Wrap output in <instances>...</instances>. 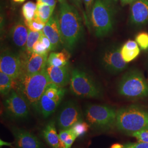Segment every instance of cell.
<instances>
[{
  "label": "cell",
  "mask_w": 148,
  "mask_h": 148,
  "mask_svg": "<svg viewBox=\"0 0 148 148\" xmlns=\"http://www.w3.org/2000/svg\"><path fill=\"white\" fill-rule=\"evenodd\" d=\"M133 148H148V143H138L133 144Z\"/></svg>",
  "instance_id": "35"
},
{
  "label": "cell",
  "mask_w": 148,
  "mask_h": 148,
  "mask_svg": "<svg viewBox=\"0 0 148 148\" xmlns=\"http://www.w3.org/2000/svg\"><path fill=\"white\" fill-rule=\"evenodd\" d=\"M24 60L20 54L5 50L1 54L0 70L15 80L24 73Z\"/></svg>",
  "instance_id": "11"
},
{
  "label": "cell",
  "mask_w": 148,
  "mask_h": 148,
  "mask_svg": "<svg viewBox=\"0 0 148 148\" xmlns=\"http://www.w3.org/2000/svg\"><path fill=\"white\" fill-rule=\"evenodd\" d=\"M84 3H85V8L86 10V13H87V23L90 19V12L92 8L93 5L95 1L94 0H84Z\"/></svg>",
  "instance_id": "32"
},
{
  "label": "cell",
  "mask_w": 148,
  "mask_h": 148,
  "mask_svg": "<svg viewBox=\"0 0 148 148\" xmlns=\"http://www.w3.org/2000/svg\"><path fill=\"white\" fill-rule=\"evenodd\" d=\"M58 19L62 45L72 51L82 37V19L76 8L66 2L60 3Z\"/></svg>",
  "instance_id": "1"
},
{
  "label": "cell",
  "mask_w": 148,
  "mask_h": 148,
  "mask_svg": "<svg viewBox=\"0 0 148 148\" xmlns=\"http://www.w3.org/2000/svg\"><path fill=\"white\" fill-rule=\"evenodd\" d=\"M16 148H44L42 143L38 138L27 130L14 127L11 128Z\"/></svg>",
  "instance_id": "13"
},
{
  "label": "cell",
  "mask_w": 148,
  "mask_h": 148,
  "mask_svg": "<svg viewBox=\"0 0 148 148\" xmlns=\"http://www.w3.org/2000/svg\"><path fill=\"white\" fill-rule=\"evenodd\" d=\"M83 120L82 111L77 103L74 101L64 103L57 117V126L60 130L72 127L76 122Z\"/></svg>",
  "instance_id": "10"
},
{
  "label": "cell",
  "mask_w": 148,
  "mask_h": 148,
  "mask_svg": "<svg viewBox=\"0 0 148 148\" xmlns=\"http://www.w3.org/2000/svg\"><path fill=\"white\" fill-rule=\"evenodd\" d=\"M14 2H17V3H23L24 2L25 0H13Z\"/></svg>",
  "instance_id": "38"
},
{
  "label": "cell",
  "mask_w": 148,
  "mask_h": 148,
  "mask_svg": "<svg viewBox=\"0 0 148 148\" xmlns=\"http://www.w3.org/2000/svg\"><path fill=\"white\" fill-rule=\"evenodd\" d=\"M136 41L142 49L148 50V34L147 32H142L138 34Z\"/></svg>",
  "instance_id": "28"
},
{
  "label": "cell",
  "mask_w": 148,
  "mask_h": 148,
  "mask_svg": "<svg viewBox=\"0 0 148 148\" xmlns=\"http://www.w3.org/2000/svg\"><path fill=\"white\" fill-rule=\"evenodd\" d=\"M16 80L10 76L0 71V93L3 96H7L12 90H15Z\"/></svg>",
  "instance_id": "22"
},
{
  "label": "cell",
  "mask_w": 148,
  "mask_h": 148,
  "mask_svg": "<svg viewBox=\"0 0 148 148\" xmlns=\"http://www.w3.org/2000/svg\"><path fill=\"white\" fill-rule=\"evenodd\" d=\"M32 51L34 53L40 54H48L49 52H50L47 47V46L45 45V44L40 39L34 44L32 48Z\"/></svg>",
  "instance_id": "29"
},
{
  "label": "cell",
  "mask_w": 148,
  "mask_h": 148,
  "mask_svg": "<svg viewBox=\"0 0 148 148\" xmlns=\"http://www.w3.org/2000/svg\"><path fill=\"white\" fill-rule=\"evenodd\" d=\"M116 127L129 136L138 131L148 130V110L137 105L120 108L117 110Z\"/></svg>",
  "instance_id": "3"
},
{
  "label": "cell",
  "mask_w": 148,
  "mask_h": 148,
  "mask_svg": "<svg viewBox=\"0 0 148 148\" xmlns=\"http://www.w3.org/2000/svg\"><path fill=\"white\" fill-rule=\"evenodd\" d=\"M42 32L51 41L52 51H56L60 48L61 45H62V42L58 17L57 15H52L46 24Z\"/></svg>",
  "instance_id": "14"
},
{
  "label": "cell",
  "mask_w": 148,
  "mask_h": 148,
  "mask_svg": "<svg viewBox=\"0 0 148 148\" xmlns=\"http://www.w3.org/2000/svg\"><path fill=\"white\" fill-rule=\"evenodd\" d=\"M70 90L74 95L80 98H99L103 95L101 86L90 74L79 69L71 73Z\"/></svg>",
  "instance_id": "6"
},
{
  "label": "cell",
  "mask_w": 148,
  "mask_h": 148,
  "mask_svg": "<svg viewBox=\"0 0 148 148\" xmlns=\"http://www.w3.org/2000/svg\"><path fill=\"white\" fill-rule=\"evenodd\" d=\"M3 106L6 115L12 119H25L29 115L30 106L16 90H12L6 96Z\"/></svg>",
  "instance_id": "9"
},
{
  "label": "cell",
  "mask_w": 148,
  "mask_h": 148,
  "mask_svg": "<svg viewBox=\"0 0 148 148\" xmlns=\"http://www.w3.org/2000/svg\"><path fill=\"white\" fill-rule=\"evenodd\" d=\"M51 83L46 68L36 74L23 73L16 80L15 90L25 99L30 108L38 112L40 98Z\"/></svg>",
  "instance_id": "2"
},
{
  "label": "cell",
  "mask_w": 148,
  "mask_h": 148,
  "mask_svg": "<svg viewBox=\"0 0 148 148\" xmlns=\"http://www.w3.org/2000/svg\"><path fill=\"white\" fill-rule=\"evenodd\" d=\"M48 54H40L32 52L27 55L24 60V73L35 74L42 71L47 65Z\"/></svg>",
  "instance_id": "15"
},
{
  "label": "cell",
  "mask_w": 148,
  "mask_h": 148,
  "mask_svg": "<svg viewBox=\"0 0 148 148\" xmlns=\"http://www.w3.org/2000/svg\"><path fill=\"white\" fill-rule=\"evenodd\" d=\"M90 127V125L87 122L81 120L76 122L70 128L71 132L75 135V136L78 138L84 136L88 132Z\"/></svg>",
  "instance_id": "25"
},
{
  "label": "cell",
  "mask_w": 148,
  "mask_h": 148,
  "mask_svg": "<svg viewBox=\"0 0 148 148\" xmlns=\"http://www.w3.org/2000/svg\"><path fill=\"white\" fill-rule=\"evenodd\" d=\"M136 1V0H121V2L122 5H126L128 4H131Z\"/></svg>",
  "instance_id": "36"
},
{
  "label": "cell",
  "mask_w": 148,
  "mask_h": 148,
  "mask_svg": "<svg viewBox=\"0 0 148 148\" xmlns=\"http://www.w3.org/2000/svg\"><path fill=\"white\" fill-rule=\"evenodd\" d=\"M65 93V90L59 87L53 83L48 85L38 104V112L46 119L56 110L62 101Z\"/></svg>",
  "instance_id": "8"
},
{
  "label": "cell",
  "mask_w": 148,
  "mask_h": 148,
  "mask_svg": "<svg viewBox=\"0 0 148 148\" xmlns=\"http://www.w3.org/2000/svg\"><path fill=\"white\" fill-rule=\"evenodd\" d=\"M90 127L99 131H108L116 126L117 110L111 106L90 104L84 112Z\"/></svg>",
  "instance_id": "5"
},
{
  "label": "cell",
  "mask_w": 148,
  "mask_h": 148,
  "mask_svg": "<svg viewBox=\"0 0 148 148\" xmlns=\"http://www.w3.org/2000/svg\"><path fill=\"white\" fill-rule=\"evenodd\" d=\"M1 141V147L2 146H4V145H6V146H12V143H8V142H5L2 140H0Z\"/></svg>",
  "instance_id": "37"
},
{
  "label": "cell",
  "mask_w": 148,
  "mask_h": 148,
  "mask_svg": "<svg viewBox=\"0 0 148 148\" xmlns=\"http://www.w3.org/2000/svg\"><path fill=\"white\" fill-rule=\"evenodd\" d=\"M131 21L140 26L148 22V0H136L131 4Z\"/></svg>",
  "instance_id": "16"
},
{
  "label": "cell",
  "mask_w": 148,
  "mask_h": 148,
  "mask_svg": "<svg viewBox=\"0 0 148 148\" xmlns=\"http://www.w3.org/2000/svg\"></svg>",
  "instance_id": "40"
},
{
  "label": "cell",
  "mask_w": 148,
  "mask_h": 148,
  "mask_svg": "<svg viewBox=\"0 0 148 148\" xmlns=\"http://www.w3.org/2000/svg\"><path fill=\"white\" fill-rule=\"evenodd\" d=\"M42 32H35L29 29V35L26 45V53L27 55L32 54L34 44L39 40Z\"/></svg>",
  "instance_id": "26"
},
{
  "label": "cell",
  "mask_w": 148,
  "mask_h": 148,
  "mask_svg": "<svg viewBox=\"0 0 148 148\" xmlns=\"http://www.w3.org/2000/svg\"><path fill=\"white\" fill-rule=\"evenodd\" d=\"M29 29L24 21H17L11 29L10 32L12 42L16 47L22 52H25Z\"/></svg>",
  "instance_id": "17"
},
{
  "label": "cell",
  "mask_w": 148,
  "mask_h": 148,
  "mask_svg": "<svg viewBox=\"0 0 148 148\" xmlns=\"http://www.w3.org/2000/svg\"><path fill=\"white\" fill-rule=\"evenodd\" d=\"M120 95L130 99L148 97V82L142 73L132 70L125 74L118 85Z\"/></svg>",
  "instance_id": "7"
},
{
  "label": "cell",
  "mask_w": 148,
  "mask_h": 148,
  "mask_svg": "<svg viewBox=\"0 0 148 148\" xmlns=\"http://www.w3.org/2000/svg\"><path fill=\"white\" fill-rule=\"evenodd\" d=\"M76 138L77 137L71 131L70 134L69 135V137L64 143V148H71L73 144L74 143V141L76 140Z\"/></svg>",
  "instance_id": "33"
},
{
  "label": "cell",
  "mask_w": 148,
  "mask_h": 148,
  "mask_svg": "<svg viewBox=\"0 0 148 148\" xmlns=\"http://www.w3.org/2000/svg\"><path fill=\"white\" fill-rule=\"evenodd\" d=\"M27 28L31 31L35 32H42L46 24L36 14L35 18L29 22H24Z\"/></svg>",
  "instance_id": "27"
},
{
  "label": "cell",
  "mask_w": 148,
  "mask_h": 148,
  "mask_svg": "<svg viewBox=\"0 0 148 148\" xmlns=\"http://www.w3.org/2000/svg\"><path fill=\"white\" fill-rule=\"evenodd\" d=\"M37 1H40L42 2H43L54 8L56 5V0H37Z\"/></svg>",
  "instance_id": "34"
},
{
  "label": "cell",
  "mask_w": 148,
  "mask_h": 148,
  "mask_svg": "<svg viewBox=\"0 0 148 148\" xmlns=\"http://www.w3.org/2000/svg\"><path fill=\"white\" fill-rule=\"evenodd\" d=\"M37 11V4L29 1L22 7V14L24 18V22H29L35 18Z\"/></svg>",
  "instance_id": "24"
},
{
  "label": "cell",
  "mask_w": 148,
  "mask_h": 148,
  "mask_svg": "<svg viewBox=\"0 0 148 148\" xmlns=\"http://www.w3.org/2000/svg\"><path fill=\"white\" fill-rule=\"evenodd\" d=\"M115 14V7L112 0H95L90 21L97 37L105 36L112 30Z\"/></svg>",
  "instance_id": "4"
},
{
  "label": "cell",
  "mask_w": 148,
  "mask_h": 148,
  "mask_svg": "<svg viewBox=\"0 0 148 148\" xmlns=\"http://www.w3.org/2000/svg\"><path fill=\"white\" fill-rule=\"evenodd\" d=\"M131 136L136 138L138 142L148 143V130H145L132 133Z\"/></svg>",
  "instance_id": "30"
},
{
  "label": "cell",
  "mask_w": 148,
  "mask_h": 148,
  "mask_svg": "<svg viewBox=\"0 0 148 148\" xmlns=\"http://www.w3.org/2000/svg\"><path fill=\"white\" fill-rule=\"evenodd\" d=\"M42 136L46 143L52 148H60V139L55 126V122L51 120L42 130Z\"/></svg>",
  "instance_id": "19"
},
{
  "label": "cell",
  "mask_w": 148,
  "mask_h": 148,
  "mask_svg": "<svg viewBox=\"0 0 148 148\" xmlns=\"http://www.w3.org/2000/svg\"><path fill=\"white\" fill-rule=\"evenodd\" d=\"M100 63L104 69L111 73L121 72L127 66V63L122 57L121 48L117 46L106 49L101 54Z\"/></svg>",
  "instance_id": "12"
},
{
  "label": "cell",
  "mask_w": 148,
  "mask_h": 148,
  "mask_svg": "<svg viewBox=\"0 0 148 148\" xmlns=\"http://www.w3.org/2000/svg\"><path fill=\"white\" fill-rule=\"evenodd\" d=\"M140 53L137 43L134 41L128 40L121 48V53L123 60L128 63L136 58Z\"/></svg>",
  "instance_id": "21"
},
{
  "label": "cell",
  "mask_w": 148,
  "mask_h": 148,
  "mask_svg": "<svg viewBox=\"0 0 148 148\" xmlns=\"http://www.w3.org/2000/svg\"><path fill=\"white\" fill-rule=\"evenodd\" d=\"M71 133L70 128L62 130L59 134L60 139V148H64V143Z\"/></svg>",
  "instance_id": "31"
},
{
  "label": "cell",
  "mask_w": 148,
  "mask_h": 148,
  "mask_svg": "<svg viewBox=\"0 0 148 148\" xmlns=\"http://www.w3.org/2000/svg\"><path fill=\"white\" fill-rule=\"evenodd\" d=\"M37 1V11L36 14L44 23L46 24L52 16L54 8L40 1Z\"/></svg>",
  "instance_id": "23"
},
{
  "label": "cell",
  "mask_w": 148,
  "mask_h": 148,
  "mask_svg": "<svg viewBox=\"0 0 148 148\" xmlns=\"http://www.w3.org/2000/svg\"><path fill=\"white\" fill-rule=\"evenodd\" d=\"M59 2H60V3H63L64 2H66V0H58Z\"/></svg>",
  "instance_id": "39"
},
{
  "label": "cell",
  "mask_w": 148,
  "mask_h": 148,
  "mask_svg": "<svg viewBox=\"0 0 148 148\" xmlns=\"http://www.w3.org/2000/svg\"></svg>",
  "instance_id": "41"
},
{
  "label": "cell",
  "mask_w": 148,
  "mask_h": 148,
  "mask_svg": "<svg viewBox=\"0 0 148 148\" xmlns=\"http://www.w3.org/2000/svg\"><path fill=\"white\" fill-rule=\"evenodd\" d=\"M46 71L51 82L59 87L64 88L70 83L71 74L68 65L63 66H47Z\"/></svg>",
  "instance_id": "18"
},
{
  "label": "cell",
  "mask_w": 148,
  "mask_h": 148,
  "mask_svg": "<svg viewBox=\"0 0 148 148\" xmlns=\"http://www.w3.org/2000/svg\"><path fill=\"white\" fill-rule=\"evenodd\" d=\"M70 57V54L66 49H64L62 51L59 52H51L48 57L47 66H65L68 65Z\"/></svg>",
  "instance_id": "20"
}]
</instances>
